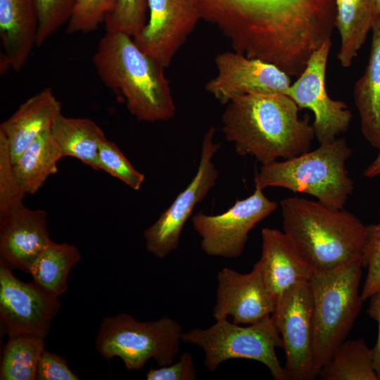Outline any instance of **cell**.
<instances>
[{"instance_id":"1","label":"cell","mask_w":380,"mask_h":380,"mask_svg":"<svg viewBox=\"0 0 380 380\" xmlns=\"http://www.w3.org/2000/svg\"><path fill=\"white\" fill-rule=\"evenodd\" d=\"M238 53L298 77L312 53L331 40L335 0H193Z\"/></svg>"},{"instance_id":"2","label":"cell","mask_w":380,"mask_h":380,"mask_svg":"<svg viewBox=\"0 0 380 380\" xmlns=\"http://www.w3.org/2000/svg\"><path fill=\"white\" fill-rule=\"evenodd\" d=\"M222 116V131L236 152L266 165L310 151L315 138L308 118L283 94H251L230 101Z\"/></svg>"},{"instance_id":"3","label":"cell","mask_w":380,"mask_h":380,"mask_svg":"<svg viewBox=\"0 0 380 380\" xmlns=\"http://www.w3.org/2000/svg\"><path fill=\"white\" fill-rule=\"evenodd\" d=\"M99 77L124 99L129 112L139 121H166L176 108L165 67L144 52L132 37L106 32L93 56Z\"/></svg>"},{"instance_id":"4","label":"cell","mask_w":380,"mask_h":380,"mask_svg":"<svg viewBox=\"0 0 380 380\" xmlns=\"http://www.w3.org/2000/svg\"><path fill=\"white\" fill-rule=\"evenodd\" d=\"M283 232L315 272L362 258L368 225L344 208L292 196L281 201Z\"/></svg>"},{"instance_id":"5","label":"cell","mask_w":380,"mask_h":380,"mask_svg":"<svg viewBox=\"0 0 380 380\" xmlns=\"http://www.w3.org/2000/svg\"><path fill=\"white\" fill-rule=\"evenodd\" d=\"M351 154L346 139L338 137L292 158L262 165L254 184L308 194L328 207L343 208L354 190L346 168Z\"/></svg>"},{"instance_id":"6","label":"cell","mask_w":380,"mask_h":380,"mask_svg":"<svg viewBox=\"0 0 380 380\" xmlns=\"http://www.w3.org/2000/svg\"><path fill=\"white\" fill-rule=\"evenodd\" d=\"M362 258L338 267L315 272L311 289L314 327L315 364L317 374L350 334L363 300L359 292Z\"/></svg>"},{"instance_id":"7","label":"cell","mask_w":380,"mask_h":380,"mask_svg":"<svg viewBox=\"0 0 380 380\" xmlns=\"http://www.w3.org/2000/svg\"><path fill=\"white\" fill-rule=\"evenodd\" d=\"M182 332L181 324L169 317L141 322L120 313L102 319L95 346L106 360L118 357L127 370L139 371L150 359L160 367L172 364Z\"/></svg>"},{"instance_id":"8","label":"cell","mask_w":380,"mask_h":380,"mask_svg":"<svg viewBox=\"0 0 380 380\" xmlns=\"http://www.w3.org/2000/svg\"><path fill=\"white\" fill-rule=\"evenodd\" d=\"M182 341L203 350V362L210 372L229 360L249 359L265 365L274 379L286 380L276 353L277 348H283V342L271 316L248 327L219 319L208 328L182 332Z\"/></svg>"},{"instance_id":"9","label":"cell","mask_w":380,"mask_h":380,"mask_svg":"<svg viewBox=\"0 0 380 380\" xmlns=\"http://www.w3.org/2000/svg\"><path fill=\"white\" fill-rule=\"evenodd\" d=\"M286 355V380H314L315 364L313 302L309 281L285 292L276 302L271 315Z\"/></svg>"},{"instance_id":"10","label":"cell","mask_w":380,"mask_h":380,"mask_svg":"<svg viewBox=\"0 0 380 380\" xmlns=\"http://www.w3.org/2000/svg\"><path fill=\"white\" fill-rule=\"evenodd\" d=\"M277 207V202L269 199L263 189L255 186L252 194L237 200L223 213L210 215L198 212L191 222L206 255L236 258L242 254L249 232Z\"/></svg>"},{"instance_id":"11","label":"cell","mask_w":380,"mask_h":380,"mask_svg":"<svg viewBox=\"0 0 380 380\" xmlns=\"http://www.w3.org/2000/svg\"><path fill=\"white\" fill-rule=\"evenodd\" d=\"M215 132V128L212 127L203 137L198 170L191 182L144 232L148 252L158 259L178 248L183 227L195 206L216 184L219 173L213 158L220 144L214 141Z\"/></svg>"},{"instance_id":"12","label":"cell","mask_w":380,"mask_h":380,"mask_svg":"<svg viewBox=\"0 0 380 380\" xmlns=\"http://www.w3.org/2000/svg\"><path fill=\"white\" fill-rule=\"evenodd\" d=\"M332 41L328 40L310 56L303 72L289 87L286 95L299 108L314 114L312 124L319 144L329 143L349 129L352 113L344 101L327 94L326 72Z\"/></svg>"},{"instance_id":"13","label":"cell","mask_w":380,"mask_h":380,"mask_svg":"<svg viewBox=\"0 0 380 380\" xmlns=\"http://www.w3.org/2000/svg\"><path fill=\"white\" fill-rule=\"evenodd\" d=\"M0 262V322L4 334H30L45 338L61 303L34 281L18 279Z\"/></svg>"},{"instance_id":"14","label":"cell","mask_w":380,"mask_h":380,"mask_svg":"<svg viewBox=\"0 0 380 380\" xmlns=\"http://www.w3.org/2000/svg\"><path fill=\"white\" fill-rule=\"evenodd\" d=\"M215 63L217 75L205 89L222 104L246 94H286L292 83L291 77L274 65L236 51L217 55Z\"/></svg>"},{"instance_id":"15","label":"cell","mask_w":380,"mask_h":380,"mask_svg":"<svg viewBox=\"0 0 380 380\" xmlns=\"http://www.w3.org/2000/svg\"><path fill=\"white\" fill-rule=\"evenodd\" d=\"M149 18L133 38L146 53L165 68L201 19L193 0H147Z\"/></svg>"},{"instance_id":"16","label":"cell","mask_w":380,"mask_h":380,"mask_svg":"<svg viewBox=\"0 0 380 380\" xmlns=\"http://www.w3.org/2000/svg\"><path fill=\"white\" fill-rule=\"evenodd\" d=\"M217 281L212 314L216 321L229 316L235 324H251L272 314L276 301L265 284L258 262L246 274L224 267L217 272Z\"/></svg>"},{"instance_id":"17","label":"cell","mask_w":380,"mask_h":380,"mask_svg":"<svg viewBox=\"0 0 380 380\" xmlns=\"http://www.w3.org/2000/svg\"><path fill=\"white\" fill-rule=\"evenodd\" d=\"M47 213L23 204L0 215V262L29 273L39 255L51 240Z\"/></svg>"},{"instance_id":"18","label":"cell","mask_w":380,"mask_h":380,"mask_svg":"<svg viewBox=\"0 0 380 380\" xmlns=\"http://www.w3.org/2000/svg\"><path fill=\"white\" fill-rule=\"evenodd\" d=\"M261 236V256L257 262L265 284L277 302L293 286L310 281L315 271L284 232L265 227Z\"/></svg>"},{"instance_id":"19","label":"cell","mask_w":380,"mask_h":380,"mask_svg":"<svg viewBox=\"0 0 380 380\" xmlns=\"http://www.w3.org/2000/svg\"><path fill=\"white\" fill-rule=\"evenodd\" d=\"M34 0H0V70L19 71L27 62L36 37Z\"/></svg>"},{"instance_id":"20","label":"cell","mask_w":380,"mask_h":380,"mask_svg":"<svg viewBox=\"0 0 380 380\" xmlns=\"http://www.w3.org/2000/svg\"><path fill=\"white\" fill-rule=\"evenodd\" d=\"M61 114V102L46 87L27 99L1 123L0 132L8 141L13 163L41 134L51 129Z\"/></svg>"},{"instance_id":"21","label":"cell","mask_w":380,"mask_h":380,"mask_svg":"<svg viewBox=\"0 0 380 380\" xmlns=\"http://www.w3.org/2000/svg\"><path fill=\"white\" fill-rule=\"evenodd\" d=\"M368 63L353 89L362 135L374 148L380 146V15L372 25Z\"/></svg>"},{"instance_id":"22","label":"cell","mask_w":380,"mask_h":380,"mask_svg":"<svg viewBox=\"0 0 380 380\" xmlns=\"http://www.w3.org/2000/svg\"><path fill=\"white\" fill-rule=\"evenodd\" d=\"M335 27L341 46L337 56L349 68L364 44L376 18L373 0H335Z\"/></svg>"},{"instance_id":"23","label":"cell","mask_w":380,"mask_h":380,"mask_svg":"<svg viewBox=\"0 0 380 380\" xmlns=\"http://www.w3.org/2000/svg\"><path fill=\"white\" fill-rule=\"evenodd\" d=\"M51 132L63 157L75 158L99 170V148L106 138L103 131L93 120L68 118L61 114L52 125Z\"/></svg>"},{"instance_id":"24","label":"cell","mask_w":380,"mask_h":380,"mask_svg":"<svg viewBox=\"0 0 380 380\" xmlns=\"http://www.w3.org/2000/svg\"><path fill=\"white\" fill-rule=\"evenodd\" d=\"M62 157L51 129L34 140L13 163L15 175L24 193H36L49 177L57 172V163Z\"/></svg>"},{"instance_id":"25","label":"cell","mask_w":380,"mask_h":380,"mask_svg":"<svg viewBox=\"0 0 380 380\" xmlns=\"http://www.w3.org/2000/svg\"><path fill=\"white\" fill-rule=\"evenodd\" d=\"M81 259L77 248L51 240L32 265L33 281L47 293L59 297L68 289L72 267Z\"/></svg>"},{"instance_id":"26","label":"cell","mask_w":380,"mask_h":380,"mask_svg":"<svg viewBox=\"0 0 380 380\" xmlns=\"http://www.w3.org/2000/svg\"><path fill=\"white\" fill-rule=\"evenodd\" d=\"M318 376L323 380H379L372 350L362 338L345 340Z\"/></svg>"},{"instance_id":"27","label":"cell","mask_w":380,"mask_h":380,"mask_svg":"<svg viewBox=\"0 0 380 380\" xmlns=\"http://www.w3.org/2000/svg\"><path fill=\"white\" fill-rule=\"evenodd\" d=\"M0 364L1 380H36L44 338L30 334L8 336Z\"/></svg>"},{"instance_id":"28","label":"cell","mask_w":380,"mask_h":380,"mask_svg":"<svg viewBox=\"0 0 380 380\" xmlns=\"http://www.w3.org/2000/svg\"><path fill=\"white\" fill-rule=\"evenodd\" d=\"M98 170L105 171L135 191L141 189L145 180V175L134 167L115 143L107 139L99 148Z\"/></svg>"},{"instance_id":"29","label":"cell","mask_w":380,"mask_h":380,"mask_svg":"<svg viewBox=\"0 0 380 380\" xmlns=\"http://www.w3.org/2000/svg\"><path fill=\"white\" fill-rule=\"evenodd\" d=\"M147 0H117L104 20L106 32H122L132 37L147 23Z\"/></svg>"},{"instance_id":"30","label":"cell","mask_w":380,"mask_h":380,"mask_svg":"<svg viewBox=\"0 0 380 380\" xmlns=\"http://www.w3.org/2000/svg\"><path fill=\"white\" fill-rule=\"evenodd\" d=\"M77 0H34L38 27L36 46H42L70 20Z\"/></svg>"},{"instance_id":"31","label":"cell","mask_w":380,"mask_h":380,"mask_svg":"<svg viewBox=\"0 0 380 380\" xmlns=\"http://www.w3.org/2000/svg\"><path fill=\"white\" fill-rule=\"evenodd\" d=\"M25 195L14 172L8 141L0 132V215L23 204Z\"/></svg>"},{"instance_id":"32","label":"cell","mask_w":380,"mask_h":380,"mask_svg":"<svg viewBox=\"0 0 380 380\" xmlns=\"http://www.w3.org/2000/svg\"><path fill=\"white\" fill-rule=\"evenodd\" d=\"M117 0H77L72 14L68 22L67 32L89 33L104 23Z\"/></svg>"},{"instance_id":"33","label":"cell","mask_w":380,"mask_h":380,"mask_svg":"<svg viewBox=\"0 0 380 380\" xmlns=\"http://www.w3.org/2000/svg\"><path fill=\"white\" fill-rule=\"evenodd\" d=\"M367 273L361 291L363 300L380 289V210L379 220L368 225V236L362 257Z\"/></svg>"},{"instance_id":"34","label":"cell","mask_w":380,"mask_h":380,"mask_svg":"<svg viewBox=\"0 0 380 380\" xmlns=\"http://www.w3.org/2000/svg\"><path fill=\"white\" fill-rule=\"evenodd\" d=\"M65 358L46 349L38 362L36 380H79Z\"/></svg>"},{"instance_id":"35","label":"cell","mask_w":380,"mask_h":380,"mask_svg":"<svg viewBox=\"0 0 380 380\" xmlns=\"http://www.w3.org/2000/svg\"><path fill=\"white\" fill-rule=\"evenodd\" d=\"M196 372L190 353L182 354L178 362L158 369L150 368L146 374L147 380H194Z\"/></svg>"},{"instance_id":"36","label":"cell","mask_w":380,"mask_h":380,"mask_svg":"<svg viewBox=\"0 0 380 380\" xmlns=\"http://www.w3.org/2000/svg\"><path fill=\"white\" fill-rule=\"evenodd\" d=\"M367 313L377 323L378 334L376 343L372 350L374 367L380 380V289L370 297Z\"/></svg>"},{"instance_id":"37","label":"cell","mask_w":380,"mask_h":380,"mask_svg":"<svg viewBox=\"0 0 380 380\" xmlns=\"http://www.w3.org/2000/svg\"><path fill=\"white\" fill-rule=\"evenodd\" d=\"M379 152L373 161L364 170L363 175L368 178H374L380 175V146Z\"/></svg>"},{"instance_id":"38","label":"cell","mask_w":380,"mask_h":380,"mask_svg":"<svg viewBox=\"0 0 380 380\" xmlns=\"http://www.w3.org/2000/svg\"><path fill=\"white\" fill-rule=\"evenodd\" d=\"M376 18L380 15V0H373Z\"/></svg>"}]
</instances>
